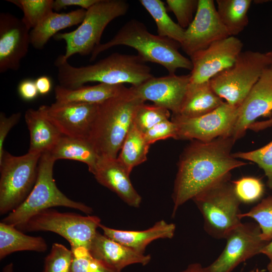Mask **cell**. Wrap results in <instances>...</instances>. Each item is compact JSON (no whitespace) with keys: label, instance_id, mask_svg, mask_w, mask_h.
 <instances>
[{"label":"cell","instance_id":"681fc988","mask_svg":"<svg viewBox=\"0 0 272 272\" xmlns=\"http://www.w3.org/2000/svg\"><path fill=\"white\" fill-rule=\"evenodd\" d=\"M270 69H271V70H272V64L270 66Z\"/></svg>","mask_w":272,"mask_h":272},{"label":"cell","instance_id":"1f68e13d","mask_svg":"<svg viewBox=\"0 0 272 272\" xmlns=\"http://www.w3.org/2000/svg\"><path fill=\"white\" fill-rule=\"evenodd\" d=\"M145 103L137 107L132 120L133 124L143 133L157 123L169 119L170 116L167 109L154 104L148 105Z\"/></svg>","mask_w":272,"mask_h":272},{"label":"cell","instance_id":"60d3db41","mask_svg":"<svg viewBox=\"0 0 272 272\" xmlns=\"http://www.w3.org/2000/svg\"><path fill=\"white\" fill-rule=\"evenodd\" d=\"M18 92L21 98L25 101L34 100L39 94L35 80L29 78L24 79L19 83Z\"/></svg>","mask_w":272,"mask_h":272},{"label":"cell","instance_id":"bcb514c9","mask_svg":"<svg viewBox=\"0 0 272 272\" xmlns=\"http://www.w3.org/2000/svg\"><path fill=\"white\" fill-rule=\"evenodd\" d=\"M180 272H209L206 266L195 262L189 264L184 269Z\"/></svg>","mask_w":272,"mask_h":272},{"label":"cell","instance_id":"7dc6e473","mask_svg":"<svg viewBox=\"0 0 272 272\" xmlns=\"http://www.w3.org/2000/svg\"><path fill=\"white\" fill-rule=\"evenodd\" d=\"M2 272H14V265L13 263L6 265L3 268Z\"/></svg>","mask_w":272,"mask_h":272},{"label":"cell","instance_id":"9c48e42d","mask_svg":"<svg viewBox=\"0 0 272 272\" xmlns=\"http://www.w3.org/2000/svg\"><path fill=\"white\" fill-rule=\"evenodd\" d=\"M42 154L28 152L15 156L7 151L0 160V214L19 207L32 190Z\"/></svg>","mask_w":272,"mask_h":272},{"label":"cell","instance_id":"ab89813d","mask_svg":"<svg viewBox=\"0 0 272 272\" xmlns=\"http://www.w3.org/2000/svg\"><path fill=\"white\" fill-rule=\"evenodd\" d=\"M21 114L17 112L6 117L5 114L1 112L0 114V160L4 154V143L6 137L11 129L19 121Z\"/></svg>","mask_w":272,"mask_h":272},{"label":"cell","instance_id":"5bb4252c","mask_svg":"<svg viewBox=\"0 0 272 272\" xmlns=\"http://www.w3.org/2000/svg\"><path fill=\"white\" fill-rule=\"evenodd\" d=\"M230 37L218 16L213 0H198L194 19L185 29L181 45L183 51L190 56L214 42Z\"/></svg>","mask_w":272,"mask_h":272},{"label":"cell","instance_id":"7402d4cb","mask_svg":"<svg viewBox=\"0 0 272 272\" xmlns=\"http://www.w3.org/2000/svg\"><path fill=\"white\" fill-rule=\"evenodd\" d=\"M25 119L30 133L28 152H49L63 136L57 128L39 109H28Z\"/></svg>","mask_w":272,"mask_h":272},{"label":"cell","instance_id":"4316f807","mask_svg":"<svg viewBox=\"0 0 272 272\" xmlns=\"http://www.w3.org/2000/svg\"><path fill=\"white\" fill-rule=\"evenodd\" d=\"M49 154L55 161L76 160L85 163L89 171H94L99 157L90 142L86 139L63 135Z\"/></svg>","mask_w":272,"mask_h":272},{"label":"cell","instance_id":"e0dca14e","mask_svg":"<svg viewBox=\"0 0 272 272\" xmlns=\"http://www.w3.org/2000/svg\"><path fill=\"white\" fill-rule=\"evenodd\" d=\"M272 113V70L266 69L238 108L237 118L230 134L235 142L261 116Z\"/></svg>","mask_w":272,"mask_h":272},{"label":"cell","instance_id":"8d00e7d4","mask_svg":"<svg viewBox=\"0 0 272 272\" xmlns=\"http://www.w3.org/2000/svg\"><path fill=\"white\" fill-rule=\"evenodd\" d=\"M72 251L74 260L72 272H121L94 257L86 248L79 247Z\"/></svg>","mask_w":272,"mask_h":272},{"label":"cell","instance_id":"f35d334b","mask_svg":"<svg viewBox=\"0 0 272 272\" xmlns=\"http://www.w3.org/2000/svg\"><path fill=\"white\" fill-rule=\"evenodd\" d=\"M143 134L146 142L151 145L160 140L170 138L176 139L177 126L174 122L167 119L157 123Z\"/></svg>","mask_w":272,"mask_h":272},{"label":"cell","instance_id":"ee69618b","mask_svg":"<svg viewBox=\"0 0 272 272\" xmlns=\"http://www.w3.org/2000/svg\"><path fill=\"white\" fill-rule=\"evenodd\" d=\"M261 254L266 256L268 259L267 265V272H272V239L263 248Z\"/></svg>","mask_w":272,"mask_h":272},{"label":"cell","instance_id":"30bf717a","mask_svg":"<svg viewBox=\"0 0 272 272\" xmlns=\"http://www.w3.org/2000/svg\"><path fill=\"white\" fill-rule=\"evenodd\" d=\"M100 224L101 220L97 216H84L49 209L33 216L17 228L22 231L56 233L70 243L73 250L81 247L89 249Z\"/></svg>","mask_w":272,"mask_h":272},{"label":"cell","instance_id":"603a6c76","mask_svg":"<svg viewBox=\"0 0 272 272\" xmlns=\"http://www.w3.org/2000/svg\"><path fill=\"white\" fill-rule=\"evenodd\" d=\"M86 12V10L81 8L69 13L52 12L30 30V44L36 49H42L49 39L59 31L81 24Z\"/></svg>","mask_w":272,"mask_h":272},{"label":"cell","instance_id":"8992f818","mask_svg":"<svg viewBox=\"0 0 272 272\" xmlns=\"http://www.w3.org/2000/svg\"><path fill=\"white\" fill-rule=\"evenodd\" d=\"M192 200L202 215L204 230L213 238L226 239L242 223L241 202L235 193L231 178L211 186Z\"/></svg>","mask_w":272,"mask_h":272},{"label":"cell","instance_id":"484cf974","mask_svg":"<svg viewBox=\"0 0 272 272\" xmlns=\"http://www.w3.org/2000/svg\"><path fill=\"white\" fill-rule=\"evenodd\" d=\"M48 248L45 239L40 236L25 234L17 227L0 222V259L13 252L21 251H45Z\"/></svg>","mask_w":272,"mask_h":272},{"label":"cell","instance_id":"cb8c5ba5","mask_svg":"<svg viewBox=\"0 0 272 272\" xmlns=\"http://www.w3.org/2000/svg\"><path fill=\"white\" fill-rule=\"evenodd\" d=\"M126 89L123 85L99 83L94 86H82L76 89L57 85L55 87L56 102L99 104L116 96Z\"/></svg>","mask_w":272,"mask_h":272},{"label":"cell","instance_id":"9a60e30c","mask_svg":"<svg viewBox=\"0 0 272 272\" xmlns=\"http://www.w3.org/2000/svg\"><path fill=\"white\" fill-rule=\"evenodd\" d=\"M98 107V104L55 101L38 109L63 135L88 140Z\"/></svg>","mask_w":272,"mask_h":272},{"label":"cell","instance_id":"3957f363","mask_svg":"<svg viewBox=\"0 0 272 272\" xmlns=\"http://www.w3.org/2000/svg\"><path fill=\"white\" fill-rule=\"evenodd\" d=\"M117 45L133 48L144 62L160 64L169 74H175L178 69L190 71L192 69L190 59L179 51L180 43L151 33L144 23L135 19L125 23L109 41L96 46L90 60L93 61L101 52Z\"/></svg>","mask_w":272,"mask_h":272},{"label":"cell","instance_id":"ac0fdd59","mask_svg":"<svg viewBox=\"0 0 272 272\" xmlns=\"http://www.w3.org/2000/svg\"><path fill=\"white\" fill-rule=\"evenodd\" d=\"M30 31L22 19L8 13L0 14V73L17 71L27 55Z\"/></svg>","mask_w":272,"mask_h":272},{"label":"cell","instance_id":"d4e9b609","mask_svg":"<svg viewBox=\"0 0 272 272\" xmlns=\"http://www.w3.org/2000/svg\"><path fill=\"white\" fill-rule=\"evenodd\" d=\"M224 102L213 90L209 81L189 86L180 111L174 115L188 118L199 117L214 111Z\"/></svg>","mask_w":272,"mask_h":272},{"label":"cell","instance_id":"836d02e7","mask_svg":"<svg viewBox=\"0 0 272 272\" xmlns=\"http://www.w3.org/2000/svg\"><path fill=\"white\" fill-rule=\"evenodd\" d=\"M74 254L63 245L54 243L46 256L43 272H72Z\"/></svg>","mask_w":272,"mask_h":272},{"label":"cell","instance_id":"7a4b0ae2","mask_svg":"<svg viewBox=\"0 0 272 272\" xmlns=\"http://www.w3.org/2000/svg\"><path fill=\"white\" fill-rule=\"evenodd\" d=\"M54 64L59 85L76 89L89 82L138 86L154 76L151 68L137 54L113 53L93 64L80 67L71 65L59 56Z\"/></svg>","mask_w":272,"mask_h":272},{"label":"cell","instance_id":"ba28073f","mask_svg":"<svg viewBox=\"0 0 272 272\" xmlns=\"http://www.w3.org/2000/svg\"><path fill=\"white\" fill-rule=\"evenodd\" d=\"M271 64L267 52L242 51L232 66L212 78L209 82L218 96L238 108L264 71Z\"/></svg>","mask_w":272,"mask_h":272},{"label":"cell","instance_id":"83f0119b","mask_svg":"<svg viewBox=\"0 0 272 272\" xmlns=\"http://www.w3.org/2000/svg\"><path fill=\"white\" fill-rule=\"evenodd\" d=\"M219 18L230 36L241 33L248 24L247 12L251 0H217Z\"/></svg>","mask_w":272,"mask_h":272},{"label":"cell","instance_id":"d590c367","mask_svg":"<svg viewBox=\"0 0 272 272\" xmlns=\"http://www.w3.org/2000/svg\"><path fill=\"white\" fill-rule=\"evenodd\" d=\"M235 158L256 163L262 169L267 178L268 187L272 189V141L256 150L233 153Z\"/></svg>","mask_w":272,"mask_h":272},{"label":"cell","instance_id":"52a82bcc","mask_svg":"<svg viewBox=\"0 0 272 272\" xmlns=\"http://www.w3.org/2000/svg\"><path fill=\"white\" fill-rule=\"evenodd\" d=\"M129 4L124 0H99L87 10L80 25L69 32L58 33L53 38L63 40L66 44L65 52L59 56L63 61L72 55L85 56L91 54L99 45L104 29L114 19L125 15Z\"/></svg>","mask_w":272,"mask_h":272},{"label":"cell","instance_id":"8fae6325","mask_svg":"<svg viewBox=\"0 0 272 272\" xmlns=\"http://www.w3.org/2000/svg\"><path fill=\"white\" fill-rule=\"evenodd\" d=\"M238 113V108L224 102L214 111L199 117L188 118L172 115L171 120L177 126L176 140L208 142L230 136Z\"/></svg>","mask_w":272,"mask_h":272},{"label":"cell","instance_id":"4fadbf2b","mask_svg":"<svg viewBox=\"0 0 272 272\" xmlns=\"http://www.w3.org/2000/svg\"><path fill=\"white\" fill-rule=\"evenodd\" d=\"M243 46L240 39L230 36L194 53L190 56L192 69L189 74V86L208 82L232 66L242 52Z\"/></svg>","mask_w":272,"mask_h":272},{"label":"cell","instance_id":"7bdbcfd3","mask_svg":"<svg viewBox=\"0 0 272 272\" xmlns=\"http://www.w3.org/2000/svg\"><path fill=\"white\" fill-rule=\"evenodd\" d=\"M35 81L39 94L46 95L51 91L52 82L49 77L42 76L37 78Z\"/></svg>","mask_w":272,"mask_h":272},{"label":"cell","instance_id":"277c9868","mask_svg":"<svg viewBox=\"0 0 272 272\" xmlns=\"http://www.w3.org/2000/svg\"><path fill=\"white\" fill-rule=\"evenodd\" d=\"M145 101L131 87L98 104L88 138L99 157L116 158L132 123L135 110Z\"/></svg>","mask_w":272,"mask_h":272},{"label":"cell","instance_id":"f6af8a7d","mask_svg":"<svg viewBox=\"0 0 272 272\" xmlns=\"http://www.w3.org/2000/svg\"><path fill=\"white\" fill-rule=\"evenodd\" d=\"M272 125V118L264 121H255L251 124L250 129L255 131H259Z\"/></svg>","mask_w":272,"mask_h":272},{"label":"cell","instance_id":"74e56055","mask_svg":"<svg viewBox=\"0 0 272 272\" xmlns=\"http://www.w3.org/2000/svg\"><path fill=\"white\" fill-rule=\"evenodd\" d=\"M168 9L175 16L179 25L186 29L192 22L198 0H167Z\"/></svg>","mask_w":272,"mask_h":272},{"label":"cell","instance_id":"f1b7e54d","mask_svg":"<svg viewBox=\"0 0 272 272\" xmlns=\"http://www.w3.org/2000/svg\"><path fill=\"white\" fill-rule=\"evenodd\" d=\"M150 145L132 123L123 142L118 160L130 174L133 168L145 162Z\"/></svg>","mask_w":272,"mask_h":272},{"label":"cell","instance_id":"d6986e66","mask_svg":"<svg viewBox=\"0 0 272 272\" xmlns=\"http://www.w3.org/2000/svg\"><path fill=\"white\" fill-rule=\"evenodd\" d=\"M92 173L100 184L117 194L127 205L140 207L142 197L131 182L130 174L117 158L99 157Z\"/></svg>","mask_w":272,"mask_h":272},{"label":"cell","instance_id":"d6a6232c","mask_svg":"<svg viewBox=\"0 0 272 272\" xmlns=\"http://www.w3.org/2000/svg\"><path fill=\"white\" fill-rule=\"evenodd\" d=\"M240 217L254 220L260 229L262 239L267 242L272 239V195L262 199L248 212L241 213Z\"/></svg>","mask_w":272,"mask_h":272},{"label":"cell","instance_id":"f907efd6","mask_svg":"<svg viewBox=\"0 0 272 272\" xmlns=\"http://www.w3.org/2000/svg\"><path fill=\"white\" fill-rule=\"evenodd\" d=\"M240 272H243V270H241Z\"/></svg>","mask_w":272,"mask_h":272},{"label":"cell","instance_id":"b9f144b4","mask_svg":"<svg viewBox=\"0 0 272 272\" xmlns=\"http://www.w3.org/2000/svg\"><path fill=\"white\" fill-rule=\"evenodd\" d=\"M99 0H55L53 3V10L59 11L70 6H78L85 10H88Z\"/></svg>","mask_w":272,"mask_h":272},{"label":"cell","instance_id":"f546056e","mask_svg":"<svg viewBox=\"0 0 272 272\" xmlns=\"http://www.w3.org/2000/svg\"><path fill=\"white\" fill-rule=\"evenodd\" d=\"M140 2L154 20L158 35L181 44L185 30L169 16L164 3L161 0H140Z\"/></svg>","mask_w":272,"mask_h":272},{"label":"cell","instance_id":"ffe728a7","mask_svg":"<svg viewBox=\"0 0 272 272\" xmlns=\"http://www.w3.org/2000/svg\"><path fill=\"white\" fill-rule=\"evenodd\" d=\"M90 254L110 267L119 271L133 264H148L150 254L139 253L97 232L89 248Z\"/></svg>","mask_w":272,"mask_h":272},{"label":"cell","instance_id":"4dcf8cb0","mask_svg":"<svg viewBox=\"0 0 272 272\" xmlns=\"http://www.w3.org/2000/svg\"><path fill=\"white\" fill-rule=\"evenodd\" d=\"M23 12L22 20L30 30L53 12V0H7Z\"/></svg>","mask_w":272,"mask_h":272},{"label":"cell","instance_id":"44dd1931","mask_svg":"<svg viewBox=\"0 0 272 272\" xmlns=\"http://www.w3.org/2000/svg\"><path fill=\"white\" fill-rule=\"evenodd\" d=\"M99 228L106 236L143 254H145L147 245L154 240L173 238L176 229L174 224L168 223L164 220L159 221L151 228L143 231L117 230L101 224Z\"/></svg>","mask_w":272,"mask_h":272},{"label":"cell","instance_id":"e575fe53","mask_svg":"<svg viewBox=\"0 0 272 272\" xmlns=\"http://www.w3.org/2000/svg\"><path fill=\"white\" fill-rule=\"evenodd\" d=\"M235 193L241 203H251L258 200L264 192L262 181L253 176H244L232 181Z\"/></svg>","mask_w":272,"mask_h":272},{"label":"cell","instance_id":"2e32d148","mask_svg":"<svg viewBox=\"0 0 272 272\" xmlns=\"http://www.w3.org/2000/svg\"><path fill=\"white\" fill-rule=\"evenodd\" d=\"M190 82V75L169 74L162 77L151 78L137 87H131L134 93L144 101L179 113L186 95Z\"/></svg>","mask_w":272,"mask_h":272},{"label":"cell","instance_id":"c3c4849f","mask_svg":"<svg viewBox=\"0 0 272 272\" xmlns=\"http://www.w3.org/2000/svg\"><path fill=\"white\" fill-rule=\"evenodd\" d=\"M267 54H268L269 56L270 57L271 61H272V51L268 52Z\"/></svg>","mask_w":272,"mask_h":272},{"label":"cell","instance_id":"6da1fadb","mask_svg":"<svg viewBox=\"0 0 272 272\" xmlns=\"http://www.w3.org/2000/svg\"><path fill=\"white\" fill-rule=\"evenodd\" d=\"M231 136L203 142L192 140L182 153L172 195L174 217L180 207L214 184L231 178V171L247 163L231 153Z\"/></svg>","mask_w":272,"mask_h":272},{"label":"cell","instance_id":"5b68a950","mask_svg":"<svg viewBox=\"0 0 272 272\" xmlns=\"http://www.w3.org/2000/svg\"><path fill=\"white\" fill-rule=\"evenodd\" d=\"M55 160L49 152L39 159L35 183L25 200L1 221L18 227L38 213L55 207H64L90 214L93 209L86 205L71 199L57 188L53 177Z\"/></svg>","mask_w":272,"mask_h":272},{"label":"cell","instance_id":"7c38bea8","mask_svg":"<svg viewBox=\"0 0 272 272\" xmlns=\"http://www.w3.org/2000/svg\"><path fill=\"white\" fill-rule=\"evenodd\" d=\"M226 239L223 251L206 266L209 272H232L241 263L261 254L268 243L262 239L260 229L254 223H242Z\"/></svg>","mask_w":272,"mask_h":272}]
</instances>
